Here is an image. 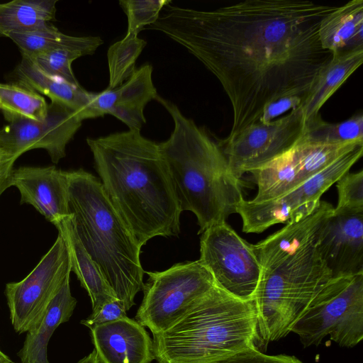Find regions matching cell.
Listing matches in <instances>:
<instances>
[{"mask_svg": "<svg viewBox=\"0 0 363 363\" xmlns=\"http://www.w3.org/2000/svg\"><path fill=\"white\" fill-rule=\"evenodd\" d=\"M108 114L124 123L130 131H140L143 125L146 123L144 110L128 106L116 104Z\"/></svg>", "mask_w": 363, "mask_h": 363, "instance_id": "obj_36", "label": "cell"}, {"mask_svg": "<svg viewBox=\"0 0 363 363\" xmlns=\"http://www.w3.org/2000/svg\"><path fill=\"white\" fill-rule=\"evenodd\" d=\"M57 0H13L0 4V36L53 29Z\"/></svg>", "mask_w": 363, "mask_h": 363, "instance_id": "obj_24", "label": "cell"}, {"mask_svg": "<svg viewBox=\"0 0 363 363\" xmlns=\"http://www.w3.org/2000/svg\"><path fill=\"white\" fill-rule=\"evenodd\" d=\"M48 105L41 94L23 85L0 82V111L9 123L42 121L47 116Z\"/></svg>", "mask_w": 363, "mask_h": 363, "instance_id": "obj_26", "label": "cell"}, {"mask_svg": "<svg viewBox=\"0 0 363 363\" xmlns=\"http://www.w3.org/2000/svg\"><path fill=\"white\" fill-rule=\"evenodd\" d=\"M337 6L301 0H246L211 11L168 4L149 29L185 48L218 79L233 118L226 139L257 123L283 96L302 100L333 53L318 38Z\"/></svg>", "mask_w": 363, "mask_h": 363, "instance_id": "obj_1", "label": "cell"}, {"mask_svg": "<svg viewBox=\"0 0 363 363\" xmlns=\"http://www.w3.org/2000/svg\"><path fill=\"white\" fill-rule=\"evenodd\" d=\"M301 101L302 98L299 96L280 97L264 106L259 121L263 124H267L287 111L298 108Z\"/></svg>", "mask_w": 363, "mask_h": 363, "instance_id": "obj_35", "label": "cell"}, {"mask_svg": "<svg viewBox=\"0 0 363 363\" xmlns=\"http://www.w3.org/2000/svg\"><path fill=\"white\" fill-rule=\"evenodd\" d=\"M318 38L332 53L363 48V1H350L327 14L319 23Z\"/></svg>", "mask_w": 363, "mask_h": 363, "instance_id": "obj_23", "label": "cell"}, {"mask_svg": "<svg viewBox=\"0 0 363 363\" xmlns=\"http://www.w3.org/2000/svg\"><path fill=\"white\" fill-rule=\"evenodd\" d=\"M332 278L316 246L277 267L262 270L253 298L257 338L267 345L288 335Z\"/></svg>", "mask_w": 363, "mask_h": 363, "instance_id": "obj_6", "label": "cell"}, {"mask_svg": "<svg viewBox=\"0 0 363 363\" xmlns=\"http://www.w3.org/2000/svg\"><path fill=\"white\" fill-rule=\"evenodd\" d=\"M304 120L299 107L263 124L259 121L230 139L218 143L230 171L241 179L294 147L303 135Z\"/></svg>", "mask_w": 363, "mask_h": 363, "instance_id": "obj_12", "label": "cell"}, {"mask_svg": "<svg viewBox=\"0 0 363 363\" xmlns=\"http://www.w3.org/2000/svg\"><path fill=\"white\" fill-rule=\"evenodd\" d=\"M8 38L18 45L22 57L26 58L60 48L74 49L84 55H89L94 54L104 43L99 36L68 35L59 31L56 27L45 31L12 33Z\"/></svg>", "mask_w": 363, "mask_h": 363, "instance_id": "obj_25", "label": "cell"}, {"mask_svg": "<svg viewBox=\"0 0 363 363\" xmlns=\"http://www.w3.org/2000/svg\"><path fill=\"white\" fill-rule=\"evenodd\" d=\"M116 89H106L100 92H91V111L92 118L104 116L117 104Z\"/></svg>", "mask_w": 363, "mask_h": 363, "instance_id": "obj_37", "label": "cell"}, {"mask_svg": "<svg viewBox=\"0 0 363 363\" xmlns=\"http://www.w3.org/2000/svg\"><path fill=\"white\" fill-rule=\"evenodd\" d=\"M147 43L135 35H125V37L108 49V89L120 86L135 69L137 59L145 48Z\"/></svg>", "mask_w": 363, "mask_h": 363, "instance_id": "obj_28", "label": "cell"}, {"mask_svg": "<svg viewBox=\"0 0 363 363\" xmlns=\"http://www.w3.org/2000/svg\"><path fill=\"white\" fill-rule=\"evenodd\" d=\"M333 209L331 203L320 201L311 214L285 225L281 230L252 245L262 269H272L315 247Z\"/></svg>", "mask_w": 363, "mask_h": 363, "instance_id": "obj_17", "label": "cell"}, {"mask_svg": "<svg viewBox=\"0 0 363 363\" xmlns=\"http://www.w3.org/2000/svg\"><path fill=\"white\" fill-rule=\"evenodd\" d=\"M82 121L75 111L51 102L43 120L16 121L0 128V148L16 160L28 150L44 149L57 164Z\"/></svg>", "mask_w": 363, "mask_h": 363, "instance_id": "obj_13", "label": "cell"}, {"mask_svg": "<svg viewBox=\"0 0 363 363\" xmlns=\"http://www.w3.org/2000/svg\"><path fill=\"white\" fill-rule=\"evenodd\" d=\"M18 84L40 94L48 96L51 102L61 104L78 113L82 121L92 118L91 91L58 77L46 74L29 59L22 57L16 69Z\"/></svg>", "mask_w": 363, "mask_h": 363, "instance_id": "obj_20", "label": "cell"}, {"mask_svg": "<svg viewBox=\"0 0 363 363\" xmlns=\"http://www.w3.org/2000/svg\"><path fill=\"white\" fill-rule=\"evenodd\" d=\"M16 160L0 148V197L11 186L13 164Z\"/></svg>", "mask_w": 363, "mask_h": 363, "instance_id": "obj_38", "label": "cell"}, {"mask_svg": "<svg viewBox=\"0 0 363 363\" xmlns=\"http://www.w3.org/2000/svg\"><path fill=\"white\" fill-rule=\"evenodd\" d=\"M77 301L72 296L68 278L49 304L39 323L27 332L18 353L20 363H49L48 345L57 327L69 320Z\"/></svg>", "mask_w": 363, "mask_h": 363, "instance_id": "obj_21", "label": "cell"}, {"mask_svg": "<svg viewBox=\"0 0 363 363\" xmlns=\"http://www.w3.org/2000/svg\"><path fill=\"white\" fill-rule=\"evenodd\" d=\"M11 186L19 191L21 203L31 205L53 225L71 215L67 171L55 166L20 167L13 171Z\"/></svg>", "mask_w": 363, "mask_h": 363, "instance_id": "obj_16", "label": "cell"}, {"mask_svg": "<svg viewBox=\"0 0 363 363\" xmlns=\"http://www.w3.org/2000/svg\"><path fill=\"white\" fill-rule=\"evenodd\" d=\"M169 113L174 129L160 147L167 162L182 212H192L199 225L198 234L226 222L236 213L244 199L242 182L230 169L218 143L186 117L173 102L155 98Z\"/></svg>", "mask_w": 363, "mask_h": 363, "instance_id": "obj_3", "label": "cell"}, {"mask_svg": "<svg viewBox=\"0 0 363 363\" xmlns=\"http://www.w3.org/2000/svg\"><path fill=\"white\" fill-rule=\"evenodd\" d=\"M119 5L128 18L125 35H138L146 26L153 24L170 0H120Z\"/></svg>", "mask_w": 363, "mask_h": 363, "instance_id": "obj_31", "label": "cell"}, {"mask_svg": "<svg viewBox=\"0 0 363 363\" xmlns=\"http://www.w3.org/2000/svg\"><path fill=\"white\" fill-rule=\"evenodd\" d=\"M71 272L68 249L58 233L54 244L24 279L6 284L5 296L16 333H27L39 323Z\"/></svg>", "mask_w": 363, "mask_h": 363, "instance_id": "obj_11", "label": "cell"}, {"mask_svg": "<svg viewBox=\"0 0 363 363\" xmlns=\"http://www.w3.org/2000/svg\"><path fill=\"white\" fill-rule=\"evenodd\" d=\"M363 62V48L333 53L316 73L300 106L304 125L319 114L320 109Z\"/></svg>", "mask_w": 363, "mask_h": 363, "instance_id": "obj_19", "label": "cell"}, {"mask_svg": "<svg viewBox=\"0 0 363 363\" xmlns=\"http://www.w3.org/2000/svg\"><path fill=\"white\" fill-rule=\"evenodd\" d=\"M316 248L333 278L363 273V211H333Z\"/></svg>", "mask_w": 363, "mask_h": 363, "instance_id": "obj_15", "label": "cell"}, {"mask_svg": "<svg viewBox=\"0 0 363 363\" xmlns=\"http://www.w3.org/2000/svg\"><path fill=\"white\" fill-rule=\"evenodd\" d=\"M363 144L345 152L325 169L286 194L257 202L243 199L237 206L242 231L259 233L278 224H288L311 214L320 204L321 196L362 157Z\"/></svg>", "mask_w": 363, "mask_h": 363, "instance_id": "obj_9", "label": "cell"}, {"mask_svg": "<svg viewBox=\"0 0 363 363\" xmlns=\"http://www.w3.org/2000/svg\"><path fill=\"white\" fill-rule=\"evenodd\" d=\"M68 206L78 237L128 311L144 286L141 246L106 196L83 169L67 171Z\"/></svg>", "mask_w": 363, "mask_h": 363, "instance_id": "obj_4", "label": "cell"}, {"mask_svg": "<svg viewBox=\"0 0 363 363\" xmlns=\"http://www.w3.org/2000/svg\"><path fill=\"white\" fill-rule=\"evenodd\" d=\"M83 56H85L84 53L79 50L60 48L28 59L48 75L60 78L74 84H79L72 71V63Z\"/></svg>", "mask_w": 363, "mask_h": 363, "instance_id": "obj_30", "label": "cell"}, {"mask_svg": "<svg viewBox=\"0 0 363 363\" xmlns=\"http://www.w3.org/2000/svg\"><path fill=\"white\" fill-rule=\"evenodd\" d=\"M11 359L0 349V363H11Z\"/></svg>", "mask_w": 363, "mask_h": 363, "instance_id": "obj_40", "label": "cell"}, {"mask_svg": "<svg viewBox=\"0 0 363 363\" xmlns=\"http://www.w3.org/2000/svg\"><path fill=\"white\" fill-rule=\"evenodd\" d=\"M199 260L220 289L239 299L253 300L262 267L252 245L226 222L213 225L201 233Z\"/></svg>", "mask_w": 363, "mask_h": 363, "instance_id": "obj_10", "label": "cell"}, {"mask_svg": "<svg viewBox=\"0 0 363 363\" xmlns=\"http://www.w3.org/2000/svg\"><path fill=\"white\" fill-rule=\"evenodd\" d=\"M15 363V362H11ZM77 363H100L96 351L94 350L90 354L80 359Z\"/></svg>", "mask_w": 363, "mask_h": 363, "instance_id": "obj_39", "label": "cell"}, {"mask_svg": "<svg viewBox=\"0 0 363 363\" xmlns=\"http://www.w3.org/2000/svg\"><path fill=\"white\" fill-rule=\"evenodd\" d=\"M199 363H303L294 356L278 354L268 355L250 347L233 354L220 359Z\"/></svg>", "mask_w": 363, "mask_h": 363, "instance_id": "obj_33", "label": "cell"}, {"mask_svg": "<svg viewBox=\"0 0 363 363\" xmlns=\"http://www.w3.org/2000/svg\"><path fill=\"white\" fill-rule=\"evenodd\" d=\"M329 165L319 147L298 140L290 150L252 171L260 202L277 198L296 188Z\"/></svg>", "mask_w": 363, "mask_h": 363, "instance_id": "obj_14", "label": "cell"}, {"mask_svg": "<svg viewBox=\"0 0 363 363\" xmlns=\"http://www.w3.org/2000/svg\"><path fill=\"white\" fill-rule=\"evenodd\" d=\"M54 225L65 241L69 255L71 271L77 275L81 286L87 291L92 311L106 302L117 298L82 244L74 228L72 216L62 218Z\"/></svg>", "mask_w": 363, "mask_h": 363, "instance_id": "obj_22", "label": "cell"}, {"mask_svg": "<svg viewBox=\"0 0 363 363\" xmlns=\"http://www.w3.org/2000/svg\"><path fill=\"white\" fill-rule=\"evenodd\" d=\"M145 273L148 279L135 320L152 335L167 330L216 285L199 259Z\"/></svg>", "mask_w": 363, "mask_h": 363, "instance_id": "obj_8", "label": "cell"}, {"mask_svg": "<svg viewBox=\"0 0 363 363\" xmlns=\"http://www.w3.org/2000/svg\"><path fill=\"white\" fill-rule=\"evenodd\" d=\"M152 67L145 64L135 69L128 79L116 88L117 104L144 110L158 95L152 79Z\"/></svg>", "mask_w": 363, "mask_h": 363, "instance_id": "obj_29", "label": "cell"}, {"mask_svg": "<svg viewBox=\"0 0 363 363\" xmlns=\"http://www.w3.org/2000/svg\"><path fill=\"white\" fill-rule=\"evenodd\" d=\"M152 336L158 363H199L229 356L255 347V303L216 285L182 318Z\"/></svg>", "mask_w": 363, "mask_h": 363, "instance_id": "obj_5", "label": "cell"}, {"mask_svg": "<svg viewBox=\"0 0 363 363\" xmlns=\"http://www.w3.org/2000/svg\"><path fill=\"white\" fill-rule=\"evenodd\" d=\"M127 311L123 303L116 298L106 302L98 309L92 311L81 323L90 330L94 327L127 316Z\"/></svg>", "mask_w": 363, "mask_h": 363, "instance_id": "obj_34", "label": "cell"}, {"mask_svg": "<svg viewBox=\"0 0 363 363\" xmlns=\"http://www.w3.org/2000/svg\"><path fill=\"white\" fill-rule=\"evenodd\" d=\"M335 184L338 199L333 211H363V170L348 172Z\"/></svg>", "mask_w": 363, "mask_h": 363, "instance_id": "obj_32", "label": "cell"}, {"mask_svg": "<svg viewBox=\"0 0 363 363\" xmlns=\"http://www.w3.org/2000/svg\"><path fill=\"white\" fill-rule=\"evenodd\" d=\"M305 347L330 336L340 347L363 339V273L332 278L291 328Z\"/></svg>", "mask_w": 363, "mask_h": 363, "instance_id": "obj_7", "label": "cell"}, {"mask_svg": "<svg viewBox=\"0 0 363 363\" xmlns=\"http://www.w3.org/2000/svg\"><path fill=\"white\" fill-rule=\"evenodd\" d=\"M301 140L311 143H363V114L357 113L342 122L328 123L319 114L304 125Z\"/></svg>", "mask_w": 363, "mask_h": 363, "instance_id": "obj_27", "label": "cell"}, {"mask_svg": "<svg viewBox=\"0 0 363 363\" xmlns=\"http://www.w3.org/2000/svg\"><path fill=\"white\" fill-rule=\"evenodd\" d=\"M100 363H151L152 340L145 327L125 316L90 330Z\"/></svg>", "mask_w": 363, "mask_h": 363, "instance_id": "obj_18", "label": "cell"}, {"mask_svg": "<svg viewBox=\"0 0 363 363\" xmlns=\"http://www.w3.org/2000/svg\"><path fill=\"white\" fill-rule=\"evenodd\" d=\"M86 143L106 196L139 245L177 236L182 211L160 144L130 130Z\"/></svg>", "mask_w": 363, "mask_h": 363, "instance_id": "obj_2", "label": "cell"}]
</instances>
